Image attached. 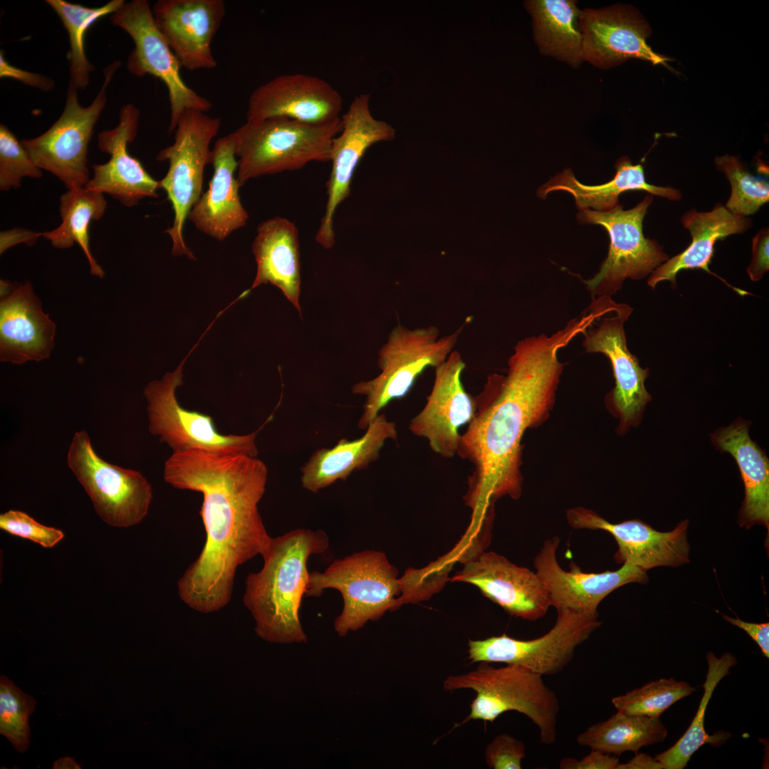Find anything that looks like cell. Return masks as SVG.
<instances>
[{
  "mask_svg": "<svg viewBox=\"0 0 769 769\" xmlns=\"http://www.w3.org/2000/svg\"><path fill=\"white\" fill-rule=\"evenodd\" d=\"M583 330L572 319L552 335L518 341L506 375H490L474 397L475 414L457 451L474 465L464 497L473 516L493 513L501 497L520 498L522 437L549 415L563 366L558 351Z\"/></svg>",
  "mask_w": 769,
  "mask_h": 769,
  "instance_id": "6da1fadb",
  "label": "cell"
},
{
  "mask_svg": "<svg viewBox=\"0 0 769 769\" xmlns=\"http://www.w3.org/2000/svg\"><path fill=\"white\" fill-rule=\"evenodd\" d=\"M163 477L174 488L203 496L205 544L178 580V594L198 612L218 611L231 600L238 567L270 548L272 537L258 510L267 467L256 457L189 449L172 453Z\"/></svg>",
  "mask_w": 769,
  "mask_h": 769,
  "instance_id": "7a4b0ae2",
  "label": "cell"
},
{
  "mask_svg": "<svg viewBox=\"0 0 769 769\" xmlns=\"http://www.w3.org/2000/svg\"><path fill=\"white\" fill-rule=\"evenodd\" d=\"M329 545L322 530L298 528L272 538L262 557L263 567L249 573L245 581L243 602L255 620L257 636L273 643L307 642L299 619L309 577L307 563Z\"/></svg>",
  "mask_w": 769,
  "mask_h": 769,
  "instance_id": "3957f363",
  "label": "cell"
},
{
  "mask_svg": "<svg viewBox=\"0 0 769 769\" xmlns=\"http://www.w3.org/2000/svg\"><path fill=\"white\" fill-rule=\"evenodd\" d=\"M341 128L340 117L318 125L283 117L246 122L234 132L239 187L260 176L300 169L311 162H330L333 140Z\"/></svg>",
  "mask_w": 769,
  "mask_h": 769,
  "instance_id": "277c9868",
  "label": "cell"
},
{
  "mask_svg": "<svg viewBox=\"0 0 769 769\" xmlns=\"http://www.w3.org/2000/svg\"><path fill=\"white\" fill-rule=\"evenodd\" d=\"M443 686L446 691H475L470 713L462 723L470 720L493 722L503 713L515 711L539 728L541 743L556 741L559 701L543 676L535 672L519 665L493 667L483 663L475 670L449 676Z\"/></svg>",
  "mask_w": 769,
  "mask_h": 769,
  "instance_id": "5b68a950",
  "label": "cell"
},
{
  "mask_svg": "<svg viewBox=\"0 0 769 769\" xmlns=\"http://www.w3.org/2000/svg\"><path fill=\"white\" fill-rule=\"evenodd\" d=\"M325 589L338 590L343 599L334 621L341 637L401 606L398 571L381 551L355 553L333 560L323 572H309L305 596L319 597Z\"/></svg>",
  "mask_w": 769,
  "mask_h": 769,
  "instance_id": "8992f818",
  "label": "cell"
},
{
  "mask_svg": "<svg viewBox=\"0 0 769 769\" xmlns=\"http://www.w3.org/2000/svg\"><path fill=\"white\" fill-rule=\"evenodd\" d=\"M461 330L440 337L439 330L433 325L410 329L398 323L378 352L381 373L352 387L353 394L366 397L358 427L366 429L383 408L409 393L427 368L444 362Z\"/></svg>",
  "mask_w": 769,
  "mask_h": 769,
  "instance_id": "52a82bcc",
  "label": "cell"
},
{
  "mask_svg": "<svg viewBox=\"0 0 769 769\" xmlns=\"http://www.w3.org/2000/svg\"><path fill=\"white\" fill-rule=\"evenodd\" d=\"M220 117L189 110L180 116L174 131V143L162 150L158 161H168L165 176L159 187L165 191L174 211L172 226L164 232L172 240V253L195 259L183 238V227L193 206L202 194L204 172L210 164L211 140L218 134Z\"/></svg>",
  "mask_w": 769,
  "mask_h": 769,
  "instance_id": "ba28073f",
  "label": "cell"
},
{
  "mask_svg": "<svg viewBox=\"0 0 769 769\" xmlns=\"http://www.w3.org/2000/svg\"><path fill=\"white\" fill-rule=\"evenodd\" d=\"M120 61L103 70L104 81L93 102L82 106L78 90L68 85L65 107L59 118L42 135L21 141L33 162L61 180L68 189L85 187L89 179L88 144L107 103V89Z\"/></svg>",
  "mask_w": 769,
  "mask_h": 769,
  "instance_id": "9c48e42d",
  "label": "cell"
},
{
  "mask_svg": "<svg viewBox=\"0 0 769 769\" xmlns=\"http://www.w3.org/2000/svg\"><path fill=\"white\" fill-rule=\"evenodd\" d=\"M652 201L649 194L628 210L622 204L607 211L579 210L580 223L602 226L610 240L600 271L584 281L592 295L610 297L622 288L625 279H643L669 258L661 245L643 234V220Z\"/></svg>",
  "mask_w": 769,
  "mask_h": 769,
  "instance_id": "30bf717a",
  "label": "cell"
},
{
  "mask_svg": "<svg viewBox=\"0 0 769 769\" xmlns=\"http://www.w3.org/2000/svg\"><path fill=\"white\" fill-rule=\"evenodd\" d=\"M186 359L174 371L150 382L144 389L150 433L158 436L173 452L199 449L256 457V437L260 429L244 435L223 434L216 429L211 416L179 404L176 389L183 384L182 367Z\"/></svg>",
  "mask_w": 769,
  "mask_h": 769,
  "instance_id": "8fae6325",
  "label": "cell"
},
{
  "mask_svg": "<svg viewBox=\"0 0 769 769\" xmlns=\"http://www.w3.org/2000/svg\"><path fill=\"white\" fill-rule=\"evenodd\" d=\"M67 464L105 523L127 528L139 524L146 517L153 498L151 484L140 472L110 464L100 457L86 431L74 434Z\"/></svg>",
  "mask_w": 769,
  "mask_h": 769,
  "instance_id": "7c38bea8",
  "label": "cell"
},
{
  "mask_svg": "<svg viewBox=\"0 0 769 769\" xmlns=\"http://www.w3.org/2000/svg\"><path fill=\"white\" fill-rule=\"evenodd\" d=\"M114 26L127 32L134 43L126 66L137 77L151 75L162 80L168 91L170 122L168 131H175L182 114L189 110L208 112L212 103L189 88L183 80L181 65L157 28L147 0H132L111 16Z\"/></svg>",
  "mask_w": 769,
  "mask_h": 769,
  "instance_id": "4fadbf2b",
  "label": "cell"
},
{
  "mask_svg": "<svg viewBox=\"0 0 769 769\" xmlns=\"http://www.w3.org/2000/svg\"><path fill=\"white\" fill-rule=\"evenodd\" d=\"M555 625L545 634L520 640L506 634L469 641L472 663L519 665L541 676L561 672L572 660L577 647L601 625L598 612L557 610Z\"/></svg>",
  "mask_w": 769,
  "mask_h": 769,
  "instance_id": "5bb4252c",
  "label": "cell"
},
{
  "mask_svg": "<svg viewBox=\"0 0 769 769\" xmlns=\"http://www.w3.org/2000/svg\"><path fill=\"white\" fill-rule=\"evenodd\" d=\"M370 98L367 93L355 96L347 111L340 116L342 128L332 142L328 199L315 235L316 241L326 249L335 244L334 216L338 206L350 194L351 182L360 159L372 145L394 137V128L371 114Z\"/></svg>",
  "mask_w": 769,
  "mask_h": 769,
  "instance_id": "9a60e30c",
  "label": "cell"
},
{
  "mask_svg": "<svg viewBox=\"0 0 769 769\" xmlns=\"http://www.w3.org/2000/svg\"><path fill=\"white\" fill-rule=\"evenodd\" d=\"M632 310L626 304H618L603 315L594 328L584 333L586 351L603 353L611 362L615 387L609 401L611 409L619 419V434L640 423L645 407L652 400L645 387L649 370L639 365L627 346L624 324Z\"/></svg>",
  "mask_w": 769,
  "mask_h": 769,
  "instance_id": "2e32d148",
  "label": "cell"
},
{
  "mask_svg": "<svg viewBox=\"0 0 769 769\" xmlns=\"http://www.w3.org/2000/svg\"><path fill=\"white\" fill-rule=\"evenodd\" d=\"M579 28L583 60L594 66L607 69L637 58L669 68V58L647 44L652 30L634 8L615 5L581 10Z\"/></svg>",
  "mask_w": 769,
  "mask_h": 769,
  "instance_id": "e0dca14e",
  "label": "cell"
},
{
  "mask_svg": "<svg viewBox=\"0 0 769 769\" xmlns=\"http://www.w3.org/2000/svg\"><path fill=\"white\" fill-rule=\"evenodd\" d=\"M465 367L461 354L456 350L435 367L434 384L425 406L409 426L414 435L427 439L431 450L444 458L457 454L459 429L471 421L476 411L474 397L465 390L461 381Z\"/></svg>",
  "mask_w": 769,
  "mask_h": 769,
  "instance_id": "ac0fdd59",
  "label": "cell"
},
{
  "mask_svg": "<svg viewBox=\"0 0 769 769\" xmlns=\"http://www.w3.org/2000/svg\"><path fill=\"white\" fill-rule=\"evenodd\" d=\"M566 518L573 528L610 533L618 545L614 557L617 563L633 565L647 571L656 567H677L689 562L687 519L672 530L661 532L639 519L612 523L583 507L569 509Z\"/></svg>",
  "mask_w": 769,
  "mask_h": 769,
  "instance_id": "d6986e66",
  "label": "cell"
},
{
  "mask_svg": "<svg viewBox=\"0 0 769 769\" xmlns=\"http://www.w3.org/2000/svg\"><path fill=\"white\" fill-rule=\"evenodd\" d=\"M342 98L325 80L313 75H281L250 95L246 122L283 117L309 124H325L340 117Z\"/></svg>",
  "mask_w": 769,
  "mask_h": 769,
  "instance_id": "ffe728a7",
  "label": "cell"
},
{
  "mask_svg": "<svg viewBox=\"0 0 769 769\" xmlns=\"http://www.w3.org/2000/svg\"><path fill=\"white\" fill-rule=\"evenodd\" d=\"M449 580L476 586L510 615L523 619L537 620L551 606L549 593L535 572L493 552L480 553Z\"/></svg>",
  "mask_w": 769,
  "mask_h": 769,
  "instance_id": "44dd1931",
  "label": "cell"
},
{
  "mask_svg": "<svg viewBox=\"0 0 769 769\" xmlns=\"http://www.w3.org/2000/svg\"><path fill=\"white\" fill-rule=\"evenodd\" d=\"M559 544L558 536L546 540L534 559L535 572L549 593L551 606L557 610L597 612L602 600L619 587L648 581L646 570L627 563L614 571L585 573L571 563L566 571L557 560Z\"/></svg>",
  "mask_w": 769,
  "mask_h": 769,
  "instance_id": "7402d4cb",
  "label": "cell"
},
{
  "mask_svg": "<svg viewBox=\"0 0 769 769\" xmlns=\"http://www.w3.org/2000/svg\"><path fill=\"white\" fill-rule=\"evenodd\" d=\"M155 21L181 67L189 71L217 66L211 45L226 14L222 0H159Z\"/></svg>",
  "mask_w": 769,
  "mask_h": 769,
  "instance_id": "603a6c76",
  "label": "cell"
},
{
  "mask_svg": "<svg viewBox=\"0 0 769 769\" xmlns=\"http://www.w3.org/2000/svg\"><path fill=\"white\" fill-rule=\"evenodd\" d=\"M139 119V110L126 104L121 108L117 125L98 135V146L110 155V159L104 164L93 165V177L85 187L108 194L129 207L145 198L159 197V181L152 178L127 150L137 135Z\"/></svg>",
  "mask_w": 769,
  "mask_h": 769,
  "instance_id": "cb8c5ba5",
  "label": "cell"
},
{
  "mask_svg": "<svg viewBox=\"0 0 769 769\" xmlns=\"http://www.w3.org/2000/svg\"><path fill=\"white\" fill-rule=\"evenodd\" d=\"M0 360L16 365L50 357L56 325L42 309L31 283L1 281Z\"/></svg>",
  "mask_w": 769,
  "mask_h": 769,
  "instance_id": "d4e9b609",
  "label": "cell"
},
{
  "mask_svg": "<svg viewBox=\"0 0 769 769\" xmlns=\"http://www.w3.org/2000/svg\"><path fill=\"white\" fill-rule=\"evenodd\" d=\"M234 132L218 139L211 150L214 173L208 189L191 209L188 219L200 231L222 241L244 227L249 215L239 194Z\"/></svg>",
  "mask_w": 769,
  "mask_h": 769,
  "instance_id": "484cf974",
  "label": "cell"
},
{
  "mask_svg": "<svg viewBox=\"0 0 769 769\" xmlns=\"http://www.w3.org/2000/svg\"><path fill=\"white\" fill-rule=\"evenodd\" d=\"M750 422L741 417L710 434L716 449L736 460L744 485L745 496L738 522L746 529L755 525L769 528V460L749 435Z\"/></svg>",
  "mask_w": 769,
  "mask_h": 769,
  "instance_id": "4316f807",
  "label": "cell"
},
{
  "mask_svg": "<svg viewBox=\"0 0 769 769\" xmlns=\"http://www.w3.org/2000/svg\"><path fill=\"white\" fill-rule=\"evenodd\" d=\"M397 438L395 424L384 413L379 414L361 437L354 440L344 438L332 448L317 449L300 468L303 488L315 493L337 481L346 480L353 471L364 469L375 461L387 439Z\"/></svg>",
  "mask_w": 769,
  "mask_h": 769,
  "instance_id": "83f0119b",
  "label": "cell"
},
{
  "mask_svg": "<svg viewBox=\"0 0 769 769\" xmlns=\"http://www.w3.org/2000/svg\"><path fill=\"white\" fill-rule=\"evenodd\" d=\"M683 226L689 229L691 242L681 253L669 258L649 276L647 284L652 289L664 281L676 287V278L681 271L702 269L717 276L738 294L742 290L728 285L711 271L709 265L714 254L717 241L727 236L746 232L752 225L751 219L733 214L726 206L717 204L710 211H697L691 209L681 216Z\"/></svg>",
  "mask_w": 769,
  "mask_h": 769,
  "instance_id": "f1b7e54d",
  "label": "cell"
},
{
  "mask_svg": "<svg viewBox=\"0 0 769 769\" xmlns=\"http://www.w3.org/2000/svg\"><path fill=\"white\" fill-rule=\"evenodd\" d=\"M252 244L256 275L251 289L270 283L278 287L299 313L300 264L298 231L293 222L275 216L257 227Z\"/></svg>",
  "mask_w": 769,
  "mask_h": 769,
  "instance_id": "f546056e",
  "label": "cell"
},
{
  "mask_svg": "<svg viewBox=\"0 0 769 769\" xmlns=\"http://www.w3.org/2000/svg\"><path fill=\"white\" fill-rule=\"evenodd\" d=\"M616 173L611 180L600 185H585L579 182L570 168L551 177L537 190V196L545 199L555 191L571 194L579 210L593 209L596 211H607L617 206L619 197L629 191H644L671 201H679L682 195L680 190L672 187H660L649 184L641 164H633L628 157L619 158L615 163Z\"/></svg>",
  "mask_w": 769,
  "mask_h": 769,
  "instance_id": "4dcf8cb0",
  "label": "cell"
},
{
  "mask_svg": "<svg viewBox=\"0 0 769 769\" xmlns=\"http://www.w3.org/2000/svg\"><path fill=\"white\" fill-rule=\"evenodd\" d=\"M533 19L534 38L543 55L577 67L583 60L579 28L581 10L572 0L525 2Z\"/></svg>",
  "mask_w": 769,
  "mask_h": 769,
  "instance_id": "1f68e13d",
  "label": "cell"
},
{
  "mask_svg": "<svg viewBox=\"0 0 769 769\" xmlns=\"http://www.w3.org/2000/svg\"><path fill=\"white\" fill-rule=\"evenodd\" d=\"M667 733L659 718L617 711L607 720L590 726L576 741L582 746L619 756L626 751L637 753L644 746L661 743Z\"/></svg>",
  "mask_w": 769,
  "mask_h": 769,
  "instance_id": "d6a6232c",
  "label": "cell"
},
{
  "mask_svg": "<svg viewBox=\"0 0 769 769\" xmlns=\"http://www.w3.org/2000/svg\"><path fill=\"white\" fill-rule=\"evenodd\" d=\"M106 206L103 193L85 187L68 189L60 197L62 223L56 229L43 233V236L58 249H68L78 243L88 258L90 273L100 278L105 273L90 252L89 226L92 220L103 216Z\"/></svg>",
  "mask_w": 769,
  "mask_h": 769,
  "instance_id": "836d02e7",
  "label": "cell"
},
{
  "mask_svg": "<svg viewBox=\"0 0 769 769\" xmlns=\"http://www.w3.org/2000/svg\"><path fill=\"white\" fill-rule=\"evenodd\" d=\"M46 2L61 19L68 34L70 43L68 85L77 90L85 89L89 84L90 73L95 70L94 66L87 58L85 51V33L98 19L114 14L125 1L112 0L95 8L86 7L63 0H46Z\"/></svg>",
  "mask_w": 769,
  "mask_h": 769,
  "instance_id": "e575fe53",
  "label": "cell"
},
{
  "mask_svg": "<svg viewBox=\"0 0 769 769\" xmlns=\"http://www.w3.org/2000/svg\"><path fill=\"white\" fill-rule=\"evenodd\" d=\"M708 671L703 685L704 692L692 722L684 734L670 748L655 755L664 769H683L692 755L706 743H714L713 736L708 735L704 728V716L707 705L713 691L721 680L728 675L729 669L737 660L734 655L726 652L717 657L713 652L706 654Z\"/></svg>",
  "mask_w": 769,
  "mask_h": 769,
  "instance_id": "d590c367",
  "label": "cell"
},
{
  "mask_svg": "<svg viewBox=\"0 0 769 769\" xmlns=\"http://www.w3.org/2000/svg\"><path fill=\"white\" fill-rule=\"evenodd\" d=\"M696 690L684 681L660 679L616 696L612 703L617 711L624 714L659 718L671 706Z\"/></svg>",
  "mask_w": 769,
  "mask_h": 769,
  "instance_id": "8d00e7d4",
  "label": "cell"
},
{
  "mask_svg": "<svg viewBox=\"0 0 769 769\" xmlns=\"http://www.w3.org/2000/svg\"><path fill=\"white\" fill-rule=\"evenodd\" d=\"M717 169L728 178L731 193L726 208L734 214L748 216L769 200L768 180L750 174L735 156L725 155L714 160Z\"/></svg>",
  "mask_w": 769,
  "mask_h": 769,
  "instance_id": "74e56055",
  "label": "cell"
},
{
  "mask_svg": "<svg viewBox=\"0 0 769 769\" xmlns=\"http://www.w3.org/2000/svg\"><path fill=\"white\" fill-rule=\"evenodd\" d=\"M36 705L33 696L23 692L6 676H0V733L19 753H23L28 748V717Z\"/></svg>",
  "mask_w": 769,
  "mask_h": 769,
  "instance_id": "f35d334b",
  "label": "cell"
},
{
  "mask_svg": "<svg viewBox=\"0 0 769 769\" xmlns=\"http://www.w3.org/2000/svg\"><path fill=\"white\" fill-rule=\"evenodd\" d=\"M41 169L33 161L15 135L0 125V189L21 187L23 177L40 178Z\"/></svg>",
  "mask_w": 769,
  "mask_h": 769,
  "instance_id": "ab89813d",
  "label": "cell"
},
{
  "mask_svg": "<svg viewBox=\"0 0 769 769\" xmlns=\"http://www.w3.org/2000/svg\"><path fill=\"white\" fill-rule=\"evenodd\" d=\"M454 563L447 553L422 569L407 570L399 577V605L426 600L439 591L448 580L447 574Z\"/></svg>",
  "mask_w": 769,
  "mask_h": 769,
  "instance_id": "60d3db41",
  "label": "cell"
},
{
  "mask_svg": "<svg viewBox=\"0 0 769 769\" xmlns=\"http://www.w3.org/2000/svg\"><path fill=\"white\" fill-rule=\"evenodd\" d=\"M0 528L44 548L55 546L64 537L61 530L42 525L26 513L16 510H9L0 515Z\"/></svg>",
  "mask_w": 769,
  "mask_h": 769,
  "instance_id": "b9f144b4",
  "label": "cell"
},
{
  "mask_svg": "<svg viewBox=\"0 0 769 769\" xmlns=\"http://www.w3.org/2000/svg\"><path fill=\"white\" fill-rule=\"evenodd\" d=\"M484 756L490 768L520 769L522 760L526 756L525 747L522 741L502 733L487 745Z\"/></svg>",
  "mask_w": 769,
  "mask_h": 769,
  "instance_id": "7bdbcfd3",
  "label": "cell"
},
{
  "mask_svg": "<svg viewBox=\"0 0 769 769\" xmlns=\"http://www.w3.org/2000/svg\"><path fill=\"white\" fill-rule=\"evenodd\" d=\"M769 231L763 228L756 233L752 241L753 256L747 268V273L753 281L760 280L769 269Z\"/></svg>",
  "mask_w": 769,
  "mask_h": 769,
  "instance_id": "ee69618b",
  "label": "cell"
},
{
  "mask_svg": "<svg viewBox=\"0 0 769 769\" xmlns=\"http://www.w3.org/2000/svg\"><path fill=\"white\" fill-rule=\"evenodd\" d=\"M0 77L10 78L22 82L23 84L37 88L43 91L54 89V81L39 73L28 72L11 65L5 58L4 52H0Z\"/></svg>",
  "mask_w": 769,
  "mask_h": 769,
  "instance_id": "f6af8a7d",
  "label": "cell"
},
{
  "mask_svg": "<svg viewBox=\"0 0 769 769\" xmlns=\"http://www.w3.org/2000/svg\"><path fill=\"white\" fill-rule=\"evenodd\" d=\"M619 763L617 756L591 749L590 753L580 760L563 758L559 767L561 769H617Z\"/></svg>",
  "mask_w": 769,
  "mask_h": 769,
  "instance_id": "bcb514c9",
  "label": "cell"
},
{
  "mask_svg": "<svg viewBox=\"0 0 769 769\" xmlns=\"http://www.w3.org/2000/svg\"><path fill=\"white\" fill-rule=\"evenodd\" d=\"M723 619L733 625L744 630L758 645L763 654L769 657V623L747 622L739 618H733L722 614Z\"/></svg>",
  "mask_w": 769,
  "mask_h": 769,
  "instance_id": "7dc6e473",
  "label": "cell"
},
{
  "mask_svg": "<svg viewBox=\"0 0 769 769\" xmlns=\"http://www.w3.org/2000/svg\"><path fill=\"white\" fill-rule=\"evenodd\" d=\"M43 236L42 232H34L23 229H13L1 231L0 234V253L18 244L33 246L36 240Z\"/></svg>",
  "mask_w": 769,
  "mask_h": 769,
  "instance_id": "c3c4849f",
  "label": "cell"
},
{
  "mask_svg": "<svg viewBox=\"0 0 769 769\" xmlns=\"http://www.w3.org/2000/svg\"><path fill=\"white\" fill-rule=\"evenodd\" d=\"M662 764L645 753H636L635 756L625 763H619L617 769H661Z\"/></svg>",
  "mask_w": 769,
  "mask_h": 769,
  "instance_id": "681fc988",
  "label": "cell"
},
{
  "mask_svg": "<svg viewBox=\"0 0 769 769\" xmlns=\"http://www.w3.org/2000/svg\"><path fill=\"white\" fill-rule=\"evenodd\" d=\"M53 769H80V765L73 757H63L55 760Z\"/></svg>",
  "mask_w": 769,
  "mask_h": 769,
  "instance_id": "f907efd6",
  "label": "cell"
}]
</instances>
